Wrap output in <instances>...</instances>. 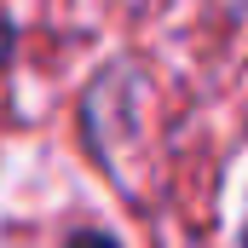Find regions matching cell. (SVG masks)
<instances>
[{
  "label": "cell",
  "instance_id": "6da1fadb",
  "mask_svg": "<svg viewBox=\"0 0 248 248\" xmlns=\"http://www.w3.org/2000/svg\"><path fill=\"white\" fill-rule=\"evenodd\" d=\"M63 248H122V243H116L110 231H75V237H69Z\"/></svg>",
  "mask_w": 248,
  "mask_h": 248
},
{
  "label": "cell",
  "instance_id": "7a4b0ae2",
  "mask_svg": "<svg viewBox=\"0 0 248 248\" xmlns=\"http://www.w3.org/2000/svg\"><path fill=\"white\" fill-rule=\"evenodd\" d=\"M12 46H17V29H12V23H6V17H0V63L12 58Z\"/></svg>",
  "mask_w": 248,
  "mask_h": 248
},
{
  "label": "cell",
  "instance_id": "3957f363",
  "mask_svg": "<svg viewBox=\"0 0 248 248\" xmlns=\"http://www.w3.org/2000/svg\"><path fill=\"white\" fill-rule=\"evenodd\" d=\"M243 243H248V231H243Z\"/></svg>",
  "mask_w": 248,
  "mask_h": 248
}]
</instances>
